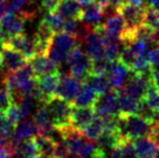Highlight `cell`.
<instances>
[{"mask_svg":"<svg viewBox=\"0 0 159 158\" xmlns=\"http://www.w3.org/2000/svg\"><path fill=\"white\" fill-rule=\"evenodd\" d=\"M119 133L124 139L131 141L146 136L158 138V123L137 114H119Z\"/></svg>","mask_w":159,"mask_h":158,"instance_id":"6da1fadb","label":"cell"},{"mask_svg":"<svg viewBox=\"0 0 159 158\" xmlns=\"http://www.w3.org/2000/svg\"><path fill=\"white\" fill-rule=\"evenodd\" d=\"M66 63L70 68V74L79 82H85L90 74L91 59L84 53L81 47L78 44L70 52Z\"/></svg>","mask_w":159,"mask_h":158,"instance_id":"7a4b0ae2","label":"cell"},{"mask_svg":"<svg viewBox=\"0 0 159 158\" xmlns=\"http://www.w3.org/2000/svg\"><path fill=\"white\" fill-rule=\"evenodd\" d=\"M44 105L48 107L51 113L54 128L61 129L70 125V113L73 109L72 103L57 96H53Z\"/></svg>","mask_w":159,"mask_h":158,"instance_id":"3957f363","label":"cell"},{"mask_svg":"<svg viewBox=\"0 0 159 158\" xmlns=\"http://www.w3.org/2000/svg\"><path fill=\"white\" fill-rule=\"evenodd\" d=\"M94 108L96 114L101 118L119 115V90L111 89L105 95L100 96Z\"/></svg>","mask_w":159,"mask_h":158,"instance_id":"277c9868","label":"cell"},{"mask_svg":"<svg viewBox=\"0 0 159 158\" xmlns=\"http://www.w3.org/2000/svg\"><path fill=\"white\" fill-rule=\"evenodd\" d=\"M116 11L122 15L126 29L135 30L143 22L144 6H137L125 2Z\"/></svg>","mask_w":159,"mask_h":158,"instance_id":"5b68a950","label":"cell"},{"mask_svg":"<svg viewBox=\"0 0 159 158\" xmlns=\"http://www.w3.org/2000/svg\"><path fill=\"white\" fill-rule=\"evenodd\" d=\"M5 43L15 51L19 52L28 61H30L36 56L32 40L29 39L23 32L14 33V34L10 35L5 41Z\"/></svg>","mask_w":159,"mask_h":158,"instance_id":"8992f818","label":"cell"},{"mask_svg":"<svg viewBox=\"0 0 159 158\" xmlns=\"http://www.w3.org/2000/svg\"><path fill=\"white\" fill-rule=\"evenodd\" d=\"M158 138L152 136L140 137L133 140L137 158H155L158 154Z\"/></svg>","mask_w":159,"mask_h":158,"instance_id":"52a82bcc","label":"cell"},{"mask_svg":"<svg viewBox=\"0 0 159 158\" xmlns=\"http://www.w3.org/2000/svg\"><path fill=\"white\" fill-rule=\"evenodd\" d=\"M80 88H81V82H79L70 74H64L61 76L56 96L72 103L78 95Z\"/></svg>","mask_w":159,"mask_h":158,"instance_id":"ba28073f","label":"cell"},{"mask_svg":"<svg viewBox=\"0 0 159 158\" xmlns=\"http://www.w3.org/2000/svg\"><path fill=\"white\" fill-rule=\"evenodd\" d=\"M130 70L117 60L109 65L106 76L113 89L120 90L129 77Z\"/></svg>","mask_w":159,"mask_h":158,"instance_id":"9c48e42d","label":"cell"},{"mask_svg":"<svg viewBox=\"0 0 159 158\" xmlns=\"http://www.w3.org/2000/svg\"><path fill=\"white\" fill-rule=\"evenodd\" d=\"M60 72L52 73V74H48L44 76H41L36 78L37 81V87H39V91L43 94L45 104H47L49 100H51L53 96H56L58 83L61 80Z\"/></svg>","mask_w":159,"mask_h":158,"instance_id":"30bf717a","label":"cell"},{"mask_svg":"<svg viewBox=\"0 0 159 158\" xmlns=\"http://www.w3.org/2000/svg\"><path fill=\"white\" fill-rule=\"evenodd\" d=\"M2 56H3V65L5 66L8 73L15 72L16 70L22 68L28 63V60L19 52L15 51L5 43L2 47Z\"/></svg>","mask_w":159,"mask_h":158,"instance_id":"8fae6325","label":"cell"},{"mask_svg":"<svg viewBox=\"0 0 159 158\" xmlns=\"http://www.w3.org/2000/svg\"><path fill=\"white\" fill-rule=\"evenodd\" d=\"M96 114L94 106L91 107H74L70 113V125L73 127L83 130L92 120Z\"/></svg>","mask_w":159,"mask_h":158,"instance_id":"7c38bea8","label":"cell"},{"mask_svg":"<svg viewBox=\"0 0 159 158\" xmlns=\"http://www.w3.org/2000/svg\"><path fill=\"white\" fill-rule=\"evenodd\" d=\"M99 95L94 91L88 82L81 83V88L76 98L72 102L74 107H91L95 106L98 101Z\"/></svg>","mask_w":159,"mask_h":158,"instance_id":"4fadbf2b","label":"cell"},{"mask_svg":"<svg viewBox=\"0 0 159 158\" xmlns=\"http://www.w3.org/2000/svg\"><path fill=\"white\" fill-rule=\"evenodd\" d=\"M33 122L37 128V134L48 136L53 129L51 113L45 105H43L39 110H36L33 116Z\"/></svg>","mask_w":159,"mask_h":158,"instance_id":"5bb4252c","label":"cell"},{"mask_svg":"<svg viewBox=\"0 0 159 158\" xmlns=\"http://www.w3.org/2000/svg\"><path fill=\"white\" fill-rule=\"evenodd\" d=\"M28 63L31 65L35 78L58 72V65L44 56H35Z\"/></svg>","mask_w":159,"mask_h":158,"instance_id":"9a60e30c","label":"cell"},{"mask_svg":"<svg viewBox=\"0 0 159 158\" xmlns=\"http://www.w3.org/2000/svg\"><path fill=\"white\" fill-rule=\"evenodd\" d=\"M25 20H23L19 15L5 12L0 19V26L8 36L14 33L23 32Z\"/></svg>","mask_w":159,"mask_h":158,"instance_id":"2e32d148","label":"cell"},{"mask_svg":"<svg viewBox=\"0 0 159 158\" xmlns=\"http://www.w3.org/2000/svg\"><path fill=\"white\" fill-rule=\"evenodd\" d=\"M86 48L87 53L86 55L91 59V61L100 59V57L104 56V48L101 40V36L99 33L96 31L93 26L91 27V31L88 34L86 38Z\"/></svg>","mask_w":159,"mask_h":158,"instance_id":"e0dca14e","label":"cell"},{"mask_svg":"<svg viewBox=\"0 0 159 158\" xmlns=\"http://www.w3.org/2000/svg\"><path fill=\"white\" fill-rule=\"evenodd\" d=\"M37 135V128L35 126L33 120H25L22 123H18L14 127L12 132V141L14 144L21 142L24 139L31 138Z\"/></svg>","mask_w":159,"mask_h":158,"instance_id":"ac0fdd59","label":"cell"},{"mask_svg":"<svg viewBox=\"0 0 159 158\" xmlns=\"http://www.w3.org/2000/svg\"><path fill=\"white\" fill-rule=\"evenodd\" d=\"M54 11H57L64 18H76L81 20L83 7L78 0H61Z\"/></svg>","mask_w":159,"mask_h":158,"instance_id":"d6986e66","label":"cell"},{"mask_svg":"<svg viewBox=\"0 0 159 158\" xmlns=\"http://www.w3.org/2000/svg\"><path fill=\"white\" fill-rule=\"evenodd\" d=\"M141 104V99L134 98L119 90V111L122 115L137 114Z\"/></svg>","mask_w":159,"mask_h":158,"instance_id":"ffe728a7","label":"cell"},{"mask_svg":"<svg viewBox=\"0 0 159 158\" xmlns=\"http://www.w3.org/2000/svg\"><path fill=\"white\" fill-rule=\"evenodd\" d=\"M104 27H105V31L109 36L120 39L121 33H122L125 28V22L122 15L118 11H116L114 15L110 16L106 20Z\"/></svg>","mask_w":159,"mask_h":158,"instance_id":"44dd1931","label":"cell"},{"mask_svg":"<svg viewBox=\"0 0 159 158\" xmlns=\"http://www.w3.org/2000/svg\"><path fill=\"white\" fill-rule=\"evenodd\" d=\"M81 131L83 132L84 136L87 139H89L91 141H97V139L102 135V133L104 131L103 119L99 115L95 114L93 120Z\"/></svg>","mask_w":159,"mask_h":158,"instance_id":"7402d4cb","label":"cell"},{"mask_svg":"<svg viewBox=\"0 0 159 158\" xmlns=\"http://www.w3.org/2000/svg\"><path fill=\"white\" fill-rule=\"evenodd\" d=\"M85 82L89 83L95 92L99 95V97L105 95L112 89L106 74H89Z\"/></svg>","mask_w":159,"mask_h":158,"instance_id":"603a6c76","label":"cell"},{"mask_svg":"<svg viewBox=\"0 0 159 158\" xmlns=\"http://www.w3.org/2000/svg\"><path fill=\"white\" fill-rule=\"evenodd\" d=\"M36 146L39 148V154L43 158H52L56 142L48 136L37 134L34 137Z\"/></svg>","mask_w":159,"mask_h":158,"instance_id":"cb8c5ba5","label":"cell"},{"mask_svg":"<svg viewBox=\"0 0 159 158\" xmlns=\"http://www.w3.org/2000/svg\"><path fill=\"white\" fill-rule=\"evenodd\" d=\"M104 11L95 3L91 5L84 7L81 21H84L90 25H96L98 23H101V20L103 18Z\"/></svg>","mask_w":159,"mask_h":158,"instance_id":"d4e9b609","label":"cell"},{"mask_svg":"<svg viewBox=\"0 0 159 158\" xmlns=\"http://www.w3.org/2000/svg\"><path fill=\"white\" fill-rule=\"evenodd\" d=\"M52 44L70 52L76 45H78V39L75 36L70 35L66 32H58L54 33Z\"/></svg>","mask_w":159,"mask_h":158,"instance_id":"484cf974","label":"cell"},{"mask_svg":"<svg viewBox=\"0 0 159 158\" xmlns=\"http://www.w3.org/2000/svg\"><path fill=\"white\" fill-rule=\"evenodd\" d=\"M142 101H143L151 110L158 113V108H159L158 85L155 84L152 80L149 83L147 89H146L144 93V96L142 97Z\"/></svg>","mask_w":159,"mask_h":158,"instance_id":"4316f807","label":"cell"},{"mask_svg":"<svg viewBox=\"0 0 159 158\" xmlns=\"http://www.w3.org/2000/svg\"><path fill=\"white\" fill-rule=\"evenodd\" d=\"M64 20L65 18L61 14H58L57 11H48L43 15L41 21L47 23L54 33H58V32H62Z\"/></svg>","mask_w":159,"mask_h":158,"instance_id":"83f0119b","label":"cell"},{"mask_svg":"<svg viewBox=\"0 0 159 158\" xmlns=\"http://www.w3.org/2000/svg\"><path fill=\"white\" fill-rule=\"evenodd\" d=\"M145 25H147L151 29L158 31V24H159V15L157 7L151 5L144 6V15H143V22Z\"/></svg>","mask_w":159,"mask_h":158,"instance_id":"f1b7e54d","label":"cell"},{"mask_svg":"<svg viewBox=\"0 0 159 158\" xmlns=\"http://www.w3.org/2000/svg\"><path fill=\"white\" fill-rule=\"evenodd\" d=\"M122 45H123V47L120 51L118 61L131 70L134 63H135L136 56L134 55V52H132V49L130 48L129 45H125V44H122Z\"/></svg>","mask_w":159,"mask_h":158,"instance_id":"f546056e","label":"cell"},{"mask_svg":"<svg viewBox=\"0 0 159 158\" xmlns=\"http://www.w3.org/2000/svg\"><path fill=\"white\" fill-rule=\"evenodd\" d=\"M14 125L6 117L4 110H0V137L9 138L14 130Z\"/></svg>","mask_w":159,"mask_h":158,"instance_id":"4dcf8cb0","label":"cell"},{"mask_svg":"<svg viewBox=\"0 0 159 158\" xmlns=\"http://www.w3.org/2000/svg\"><path fill=\"white\" fill-rule=\"evenodd\" d=\"M109 65H110V63L104 56L92 61L90 74H106Z\"/></svg>","mask_w":159,"mask_h":158,"instance_id":"1f68e13d","label":"cell"},{"mask_svg":"<svg viewBox=\"0 0 159 158\" xmlns=\"http://www.w3.org/2000/svg\"><path fill=\"white\" fill-rule=\"evenodd\" d=\"M54 36V32L52 29L45 22L40 21V23L37 26L36 32L34 34V38L41 39V40H48V41H52V38Z\"/></svg>","mask_w":159,"mask_h":158,"instance_id":"d6a6232c","label":"cell"},{"mask_svg":"<svg viewBox=\"0 0 159 158\" xmlns=\"http://www.w3.org/2000/svg\"><path fill=\"white\" fill-rule=\"evenodd\" d=\"M69 53L70 52L64 51V49L58 48L52 44V47L49 48V52H48V56H49V59H51L54 64H57L58 65L62 63H65L66 61V57H68Z\"/></svg>","mask_w":159,"mask_h":158,"instance_id":"836d02e7","label":"cell"},{"mask_svg":"<svg viewBox=\"0 0 159 158\" xmlns=\"http://www.w3.org/2000/svg\"><path fill=\"white\" fill-rule=\"evenodd\" d=\"M4 112H5V115L8 118V120H9L14 126H16L20 121H21L19 108H18V105L16 103L12 102L11 104H9V106L4 110Z\"/></svg>","mask_w":159,"mask_h":158,"instance_id":"e575fe53","label":"cell"},{"mask_svg":"<svg viewBox=\"0 0 159 158\" xmlns=\"http://www.w3.org/2000/svg\"><path fill=\"white\" fill-rule=\"evenodd\" d=\"M97 149H98V145H95V143H93V141L86 139L81 150L79 152L78 158H91L95 154Z\"/></svg>","mask_w":159,"mask_h":158,"instance_id":"d590c367","label":"cell"},{"mask_svg":"<svg viewBox=\"0 0 159 158\" xmlns=\"http://www.w3.org/2000/svg\"><path fill=\"white\" fill-rule=\"evenodd\" d=\"M79 21H81V20L76 18H66L64 20V25H62V32H66L76 37L80 27Z\"/></svg>","mask_w":159,"mask_h":158,"instance_id":"8d00e7d4","label":"cell"},{"mask_svg":"<svg viewBox=\"0 0 159 158\" xmlns=\"http://www.w3.org/2000/svg\"><path fill=\"white\" fill-rule=\"evenodd\" d=\"M11 103H12L11 95L6 87L3 85L0 88V110H5Z\"/></svg>","mask_w":159,"mask_h":158,"instance_id":"74e56055","label":"cell"},{"mask_svg":"<svg viewBox=\"0 0 159 158\" xmlns=\"http://www.w3.org/2000/svg\"><path fill=\"white\" fill-rule=\"evenodd\" d=\"M70 156V153L68 148H66L64 141H58L56 142V146H54V151L52 158H68Z\"/></svg>","mask_w":159,"mask_h":158,"instance_id":"f35d334b","label":"cell"},{"mask_svg":"<svg viewBox=\"0 0 159 158\" xmlns=\"http://www.w3.org/2000/svg\"><path fill=\"white\" fill-rule=\"evenodd\" d=\"M147 57L150 63V68H158V59H159V52L155 45L152 49L147 51Z\"/></svg>","mask_w":159,"mask_h":158,"instance_id":"ab89813d","label":"cell"},{"mask_svg":"<svg viewBox=\"0 0 159 158\" xmlns=\"http://www.w3.org/2000/svg\"><path fill=\"white\" fill-rule=\"evenodd\" d=\"M25 5H26V3L24 0H13V1L9 4V6H8L6 12L16 14L20 9H21V8H23Z\"/></svg>","mask_w":159,"mask_h":158,"instance_id":"60d3db41","label":"cell"},{"mask_svg":"<svg viewBox=\"0 0 159 158\" xmlns=\"http://www.w3.org/2000/svg\"><path fill=\"white\" fill-rule=\"evenodd\" d=\"M61 0H40L41 7L44 10L48 11H54L58 6V4L61 3Z\"/></svg>","mask_w":159,"mask_h":158,"instance_id":"b9f144b4","label":"cell"},{"mask_svg":"<svg viewBox=\"0 0 159 158\" xmlns=\"http://www.w3.org/2000/svg\"><path fill=\"white\" fill-rule=\"evenodd\" d=\"M94 3L101 8L104 12H105V10H107V8L109 7V0H94Z\"/></svg>","mask_w":159,"mask_h":158,"instance_id":"7bdbcfd3","label":"cell"},{"mask_svg":"<svg viewBox=\"0 0 159 158\" xmlns=\"http://www.w3.org/2000/svg\"><path fill=\"white\" fill-rule=\"evenodd\" d=\"M124 3L125 0H109V6H111L114 10H117Z\"/></svg>","mask_w":159,"mask_h":158,"instance_id":"ee69618b","label":"cell"},{"mask_svg":"<svg viewBox=\"0 0 159 158\" xmlns=\"http://www.w3.org/2000/svg\"><path fill=\"white\" fill-rule=\"evenodd\" d=\"M125 2L137 6H145V0H125Z\"/></svg>","mask_w":159,"mask_h":158,"instance_id":"f6af8a7d","label":"cell"},{"mask_svg":"<svg viewBox=\"0 0 159 158\" xmlns=\"http://www.w3.org/2000/svg\"><path fill=\"white\" fill-rule=\"evenodd\" d=\"M6 12V3L5 0H0V19L3 16V14Z\"/></svg>","mask_w":159,"mask_h":158,"instance_id":"bcb514c9","label":"cell"},{"mask_svg":"<svg viewBox=\"0 0 159 158\" xmlns=\"http://www.w3.org/2000/svg\"><path fill=\"white\" fill-rule=\"evenodd\" d=\"M82 7H87L94 3V0H78Z\"/></svg>","mask_w":159,"mask_h":158,"instance_id":"7dc6e473","label":"cell"},{"mask_svg":"<svg viewBox=\"0 0 159 158\" xmlns=\"http://www.w3.org/2000/svg\"><path fill=\"white\" fill-rule=\"evenodd\" d=\"M147 1H148V5H151V6H154V7L158 6L159 0H147Z\"/></svg>","mask_w":159,"mask_h":158,"instance_id":"c3c4849f","label":"cell"},{"mask_svg":"<svg viewBox=\"0 0 159 158\" xmlns=\"http://www.w3.org/2000/svg\"><path fill=\"white\" fill-rule=\"evenodd\" d=\"M3 69V56H2V52H0V70H2Z\"/></svg>","mask_w":159,"mask_h":158,"instance_id":"681fc988","label":"cell"}]
</instances>
